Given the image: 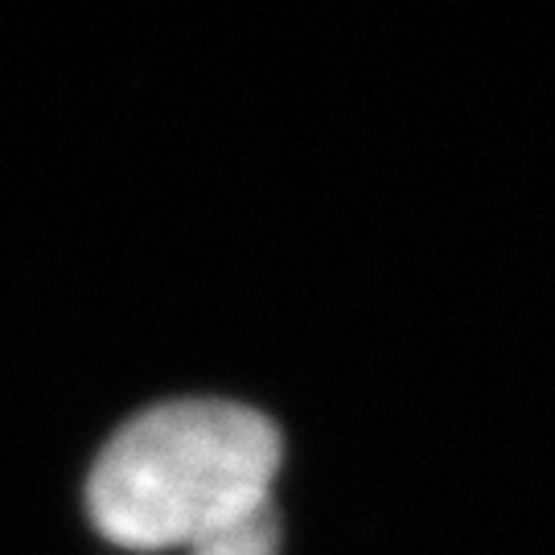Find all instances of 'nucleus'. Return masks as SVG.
Segmentation results:
<instances>
[{
  "label": "nucleus",
  "mask_w": 555,
  "mask_h": 555,
  "mask_svg": "<svg viewBox=\"0 0 555 555\" xmlns=\"http://www.w3.org/2000/svg\"><path fill=\"white\" fill-rule=\"evenodd\" d=\"M280 456L268 416L227 399H173L103 444L87 515L124 552H194L272 506Z\"/></svg>",
  "instance_id": "nucleus-1"
},
{
  "label": "nucleus",
  "mask_w": 555,
  "mask_h": 555,
  "mask_svg": "<svg viewBox=\"0 0 555 555\" xmlns=\"http://www.w3.org/2000/svg\"><path fill=\"white\" fill-rule=\"evenodd\" d=\"M190 555H280V515L276 506L259 511L256 518L238 522L222 535L198 543Z\"/></svg>",
  "instance_id": "nucleus-2"
}]
</instances>
